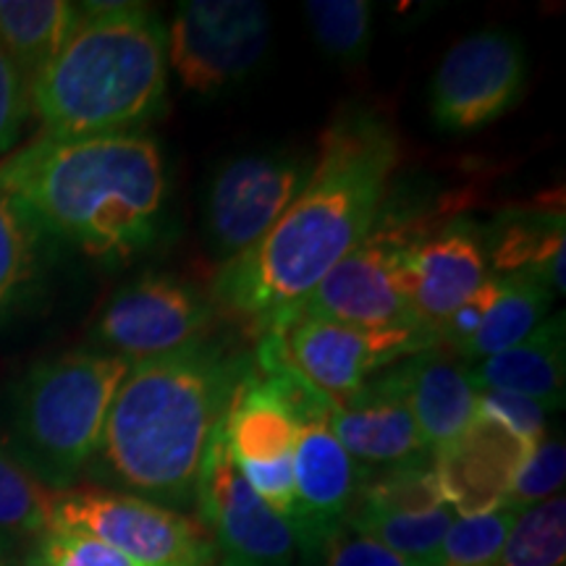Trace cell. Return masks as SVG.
Here are the masks:
<instances>
[{"instance_id":"obj_22","label":"cell","mask_w":566,"mask_h":566,"mask_svg":"<svg viewBox=\"0 0 566 566\" xmlns=\"http://www.w3.org/2000/svg\"><path fill=\"white\" fill-rule=\"evenodd\" d=\"M80 19L69 0H0V51L24 76L27 87L55 59Z\"/></svg>"},{"instance_id":"obj_35","label":"cell","mask_w":566,"mask_h":566,"mask_svg":"<svg viewBox=\"0 0 566 566\" xmlns=\"http://www.w3.org/2000/svg\"><path fill=\"white\" fill-rule=\"evenodd\" d=\"M30 113V87L13 61L0 51V153L11 150Z\"/></svg>"},{"instance_id":"obj_21","label":"cell","mask_w":566,"mask_h":566,"mask_svg":"<svg viewBox=\"0 0 566 566\" xmlns=\"http://www.w3.org/2000/svg\"><path fill=\"white\" fill-rule=\"evenodd\" d=\"M488 265L495 275L533 273L551 294H564V212L512 210L485 233Z\"/></svg>"},{"instance_id":"obj_32","label":"cell","mask_w":566,"mask_h":566,"mask_svg":"<svg viewBox=\"0 0 566 566\" xmlns=\"http://www.w3.org/2000/svg\"><path fill=\"white\" fill-rule=\"evenodd\" d=\"M32 566H145L108 543L80 530L48 527L42 533Z\"/></svg>"},{"instance_id":"obj_33","label":"cell","mask_w":566,"mask_h":566,"mask_svg":"<svg viewBox=\"0 0 566 566\" xmlns=\"http://www.w3.org/2000/svg\"><path fill=\"white\" fill-rule=\"evenodd\" d=\"M478 412L504 422L512 433L533 446L546 438V417L548 412L537 401H530L525 396H516L509 391H480Z\"/></svg>"},{"instance_id":"obj_4","label":"cell","mask_w":566,"mask_h":566,"mask_svg":"<svg viewBox=\"0 0 566 566\" xmlns=\"http://www.w3.org/2000/svg\"><path fill=\"white\" fill-rule=\"evenodd\" d=\"M168 90L166 30L139 3H84L55 59L30 82L45 139H90L158 116Z\"/></svg>"},{"instance_id":"obj_9","label":"cell","mask_w":566,"mask_h":566,"mask_svg":"<svg viewBox=\"0 0 566 566\" xmlns=\"http://www.w3.org/2000/svg\"><path fill=\"white\" fill-rule=\"evenodd\" d=\"M315 168L313 153L265 150L221 163L205 200L212 252L229 263L260 242L302 192Z\"/></svg>"},{"instance_id":"obj_10","label":"cell","mask_w":566,"mask_h":566,"mask_svg":"<svg viewBox=\"0 0 566 566\" xmlns=\"http://www.w3.org/2000/svg\"><path fill=\"white\" fill-rule=\"evenodd\" d=\"M527 82L525 42L506 30L472 32L449 48L430 87L438 129L467 134L512 111Z\"/></svg>"},{"instance_id":"obj_36","label":"cell","mask_w":566,"mask_h":566,"mask_svg":"<svg viewBox=\"0 0 566 566\" xmlns=\"http://www.w3.org/2000/svg\"><path fill=\"white\" fill-rule=\"evenodd\" d=\"M495 296V275H491L475 294L467 300L457 313H451L449 321L438 331V342L449 344L451 349H462L472 336L478 334V328L485 321V313L491 310V302Z\"/></svg>"},{"instance_id":"obj_1","label":"cell","mask_w":566,"mask_h":566,"mask_svg":"<svg viewBox=\"0 0 566 566\" xmlns=\"http://www.w3.org/2000/svg\"><path fill=\"white\" fill-rule=\"evenodd\" d=\"M399 134L380 113L349 108L331 122L294 202L250 250L223 263L210 304L263 331L370 233L399 166Z\"/></svg>"},{"instance_id":"obj_27","label":"cell","mask_w":566,"mask_h":566,"mask_svg":"<svg viewBox=\"0 0 566 566\" xmlns=\"http://www.w3.org/2000/svg\"><path fill=\"white\" fill-rule=\"evenodd\" d=\"M566 501L564 495L520 512L504 551L493 566H564Z\"/></svg>"},{"instance_id":"obj_8","label":"cell","mask_w":566,"mask_h":566,"mask_svg":"<svg viewBox=\"0 0 566 566\" xmlns=\"http://www.w3.org/2000/svg\"><path fill=\"white\" fill-rule=\"evenodd\" d=\"M271 45V13L258 0H187L166 32L168 63L197 95H216L258 69Z\"/></svg>"},{"instance_id":"obj_28","label":"cell","mask_w":566,"mask_h":566,"mask_svg":"<svg viewBox=\"0 0 566 566\" xmlns=\"http://www.w3.org/2000/svg\"><path fill=\"white\" fill-rule=\"evenodd\" d=\"M310 30L321 51L342 63H359L373 40V6L365 0H307Z\"/></svg>"},{"instance_id":"obj_5","label":"cell","mask_w":566,"mask_h":566,"mask_svg":"<svg viewBox=\"0 0 566 566\" xmlns=\"http://www.w3.org/2000/svg\"><path fill=\"white\" fill-rule=\"evenodd\" d=\"M129 367L116 354L80 349L34 365L13 386L9 451L48 491H69L97 457Z\"/></svg>"},{"instance_id":"obj_34","label":"cell","mask_w":566,"mask_h":566,"mask_svg":"<svg viewBox=\"0 0 566 566\" xmlns=\"http://www.w3.org/2000/svg\"><path fill=\"white\" fill-rule=\"evenodd\" d=\"M325 566H415L407 558L394 554L391 548L380 546L370 535L342 525V530L325 543Z\"/></svg>"},{"instance_id":"obj_12","label":"cell","mask_w":566,"mask_h":566,"mask_svg":"<svg viewBox=\"0 0 566 566\" xmlns=\"http://www.w3.org/2000/svg\"><path fill=\"white\" fill-rule=\"evenodd\" d=\"M258 342L271 346L283 363L336 405L357 394L373 373L420 354L415 344L359 334L300 310H289L268 323L258 331Z\"/></svg>"},{"instance_id":"obj_13","label":"cell","mask_w":566,"mask_h":566,"mask_svg":"<svg viewBox=\"0 0 566 566\" xmlns=\"http://www.w3.org/2000/svg\"><path fill=\"white\" fill-rule=\"evenodd\" d=\"M210 321L212 304L192 283L166 273H147L105 302L95 323V342L101 352L134 365L197 342Z\"/></svg>"},{"instance_id":"obj_24","label":"cell","mask_w":566,"mask_h":566,"mask_svg":"<svg viewBox=\"0 0 566 566\" xmlns=\"http://www.w3.org/2000/svg\"><path fill=\"white\" fill-rule=\"evenodd\" d=\"M457 514L451 506L433 509L424 514H370L349 509L344 525L357 530V533L370 535L380 546L391 548L394 554L407 558L415 566H436L438 554H441L443 537L449 527L454 525Z\"/></svg>"},{"instance_id":"obj_20","label":"cell","mask_w":566,"mask_h":566,"mask_svg":"<svg viewBox=\"0 0 566 566\" xmlns=\"http://www.w3.org/2000/svg\"><path fill=\"white\" fill-rule=\"evenodd\" d=\"M296 417L289 412L275 388L252 370L233 391L223 420V433L229 441L237 467L273 464L294 457Z\"/></svg>"},{"instance_id":"obj_17","label":"cell","mask_w":566,"mask_h":566,"mask_svg":"<svg viewBox=\"0 0 566 566\" xmlns=\"http://www.w3.org/2000/svg\"><path fill=\"white\" fill-rule=\"evenodd\" d=\"M485 233L467 218L424 229L412 250L417 317L438 338L441 325L491 279Z\"/></svg>"},{"instance_id":"obj_23","label":"cell","mask_w":566,"mask_h":566,"mask_svg":"<svg viewBox=\"0 0 566 566\" xmlns=\"http://www.w3.org/2000/svg\"><path fill=\"white\" fill-rule=\"evenodd\" d=\"M554 294L533 273L495 275V296L478 334L457 349L467 359H488L520 344L546 321Z\"/></svg>"},{"instance_id":"obj_37","label":"cell","mask_w":566,"mask_h":566,"mask_svg":"<svg viewBox=\"0 0 566 566\" xmlns=\"http://www.w3.org/2000/svg\"><path fill=\"white\" fill-rule=\"evenodd\" d=\"M9 562V548H6V535H0V566Z\"/></svg>"},{"instance_id":"obj_16","label":"cell","mask_w":566,"mask_h":566,"mask_svg":"<svg viewBox=\"0 0 566 566\" xmlns=\"http://www.w3.org/2000/svg\"><path fill=\"white\" fill-rule=\"evenodd\" d=\"M533 446L493 417L480 415L462 436L433 454V472L443 501L457 516L501 509Z\"/></svg>"},{"instance_id":"obj_6","label":"cell","mask_w":566,"mask_h":566,"mask_svg":"<svg viewBox=\"0 0 566 566\" xmlns=\"http://www.w3.org/2000/svg\"><path fill=\"white\" fill-rule=\"evenodd\" d=\"M424 229V221L380 208L370 233L296 310L367 336L399 338L420 352L433 349L438 338L417 317L412 300V250Z\"/></svg>"},{"instance_id":"obj_29","label":"cell","mask_w":566,"mask_h":566,"mask_svg":"<svg viewBox=\"0 0 566 566\" xmlns=\"http://www.w3.org/2000/svg\"><path fill=\"white\" fill-rule=\"evenodd\" d=\"M53 491L0 443V535H42L51 527Z\"/></svg>"},{"instance_id":"obj_15","label":"cell","mask_w":566,"mask_h":566,"mask_svg":"<svg viewBox=\"0 0 566 566\" xmlns=\"http://www.w3.org/2000/svg\"><path fill=\"white\" fill-rule=\"evenodd\" d=\"M328 424L357 464L391 470L433 459L422 446L409 409L405 359L367 378L357 394L338 401Z\"/></svg>"},{"instance_id":"obj_31","label":"cell","mask_w":566,"mask_h":566,"mask_svg":"<svg viewBox=\"0 0 566 566\" xmlns=\"http://www.w3.org/2000/svg\"><path fill=\"white\" fill-rule=\"evenodd\" d=\"M566 475V454H564V441L562 438L546 436L541 443L535 446V451L530 454L527 464L522 467V472L516 475L512 491L504 499V509L512 512H525V509L543 504V501L554 499L562 491Z\"/></svg>"},{"instance_id":"obj_18","label":"cell","mask_w":566,"mask_h":566,"mask_svg":"<svg viewBox=\"0 0 566 566\" xmlns=\"http://www.w3.org/2000/svg\"><path fill=\"white\" fill-rule=\"evenodd\" d=\"M407 399L417 433L433 457L470 428L478 417V386L470 367L451 363L436 352H420L405 359Z\"/></svg>"},{"instance_id":"obj_30","label":"cell","mask_w":566,"mask_h":566,"mask_svg":"<svg viewBox=\"0 0 566 566\" xmlns=\"http://www.w3.org/2000/svg\"><path fill=\"white\" fill-rule=\"evenodd\" d=\"M516 516L520 514L504 506L475 516H457L443 537L436 566H493Z\"/></svg>"},{"instance_id":"obj_14","label":"cell","mask_w":566,"mask_h":566,"mask_svg":"<svg viewBox=\"0 0 566 566\" xmlns=\"http://www.w3.org/2000/svg\"><path fill=\"white\" fill-rule=\"evenodd\" d=\"M328 417L302 420L294 443V512L286 525L310 562L323 556L325 543L342 530L365 478L338 443Z\"/></svg>"},{"instance_id":"obj_11","label":"cell","mask_w":566,"mask_h":566,"mask_svg":"<svg viewBox=\"0 0 566 566\" xmlns=\"http://www.w3.org/2000/svg\"><path fill=\"white\" fill-rule=\"evenodd\" d=\"M195 495L223 566H292L296 551L292 530L239 472L223 422L205 451Z\"/></svg>"},{"instance_id":"obj_25","label":"cell","mask_w":566,"mask_h":566,"mask_svg":"<svg viewBox=\"0 0 566 566\" xmlns=\"http://www.w3.org/2000/svg\"><path fill=\"white\" fill-rule=\"evenodd\" d=\"M441 506L449 504L443 501L441 485H438L433 472V459H430V462L420 464L391 467V470H384L373 480L363 478L349 509H359V512L370 514L405 516L433 512V509Z\"/></svg>"},{"instance_id":"obj_7","label":"cell","mask_w":566,"mask_h":566,"mask_svg":"<svg viewBox=\"0 0 566 566\" xmlns=\"http://www.w3.org/2000/svg\"><path fill=\"white\" fill-rule=\"evenodd\" d=\"M51 527L80 530L145 566H221L200 522L142 495L63 491L53 501Z\"/></svg>"},{"instance_id":"obj_26","label":"cell","mask_w":566,"mask_h":566,"mask_svg":"<svg viewBox=\"0 0 566 566\" xmlns=\"http://www.w3.org/2000/svg\"><path fill=\"white\" fill-rule=\"evenodd\" d=\"M42 233L24 205L0 187V315L34 279Z\"/></svg>"},{"instance_id":"obj_3","label":"cell","mask_w":566,"mask_h":566,"mask_svg":"<svg viewBox=\"0 0 566 566\" xmlns=\"http://www.w3.org/2000/svg\"><path fill=\"white\" fill-rule=\"evenodd\" d=\"M252 370L244 354L210 338L134 363L97 449L111 475L155 504L192 501L210 438Z\"/></svg>"},{"instance_id":"obj_19","label":"cell","mask_w":566,"mask_h":566,"mask_svg":"<svg viewBox=\"0 0 566 566\" xmlns=\"http://www.w3.org/2000/svg\"><path fill=\"white\" fill-rule=\"evenodd\" d=\"M564 315L558 313L543 321L533 334L520 344L480 359L470 367L478 391H509L537 401L546 412L564 407V378H566V342Z\"/></svg>"},{"instance_id":"obj_2","label":"cell","mask_w":566,"mask_h":566,"mask_svg":"<svg viewBox=\"0 0 566 566\" xmlns=\"http://www.w3.org/2000/svg\"><path fill=\"white\" fill-rule=\"evenodd\" d=\"M0 187L42 231L97 260L150 250L168 205L166 158L139 134L42 137L0 166Z\"/></svg>"}]
</instances>
